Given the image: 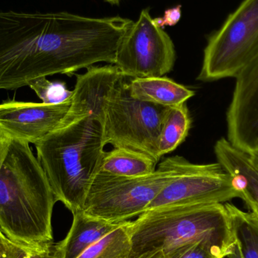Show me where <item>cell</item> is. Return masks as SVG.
Segmentation results:
<instances>
[{
  "instance_id": "19",
  "label": "cell",
  "mask_w": 258,
  "mask_h": 258,
  "mask_svg": "<svg viewBox=\"0 0 258 258\" xmlns=\"http://www.w3.org/2000/svg\"><path fill=\"white\" fill-rule=\"evenodd\" d=\"M128 221L122 223L77 258H128L131 239Z\"/></svg>"
},
{
  "instance_id": "8",
  "label": "cell",
  "mask_w": 258,
  "mask_h": 258,
  "mask_svg": "<svg viewBox=\"0 0 258 258\" xmlns=\"http://www.w3.org/2000/svg\"><path fill=\"white\" fill-rule=\"evenodd\" d=\"M159 163L172 169L175 177L158 194L147 211L224 203L242 197L236 179L219 162L194 164L183 156H173Z\"/></svg>"
},
{
  "instance_id": "28",
  "label": "cell",
  "mask_w": 258,
  "mask_h": 258,
  "mask_svg": "<svg viewBox=\"0 0 258 258\" xmlns=\"http://www.w3.org/2000/svg\"><path fill=\"white\" fill-rule=\"evenodd\" d=\"M104 1L113 5V6H118L122 0H104Z\"/></svg>"
},
{
  "instance_id": "15",
  "label": "cell",
  "mask_w": 258,
  "mask_h": 258,
  "mask_svg": "<svg viewBox=\"0 0 258 258\" xmlns=\"http://www.w3.org/2000/svg\"><path fill=\"white\" fill-rule=\"evenodd\" d=\"M132 98L165 107H177L185 104L195 92L166 77L132 78Z\"/></svg>"
},
{
  "instance_id": "9",
  "label": "cell",
  "mask_w": 258,
  "mask_h": 258,
  "mask_svg": "<svg viewBox=\"0 0 258 258\" xmlns=\"http://www.w3.org/2000/svg\"><path fill=\"white\" fill-rule=\"evenodd\" d=\"M175 60L172 40L146 9L121 40L114 64L132 78L161 77L172 71Z\"/></svg>"
},
{
  "instance_id": "17",
  "label": "cell",
  "mask_w": 258,
  "mask_h": 258,
  "mask_svg": "<svg viewBox=\"0 0 258 258\" xmlns=\"http://www.w3.org/2000/svg\"><path fill=\"white\" fill-rule=\"evenodd\" d=\"M191 125L192 119L186 103L169 107L159 135L158 151L161 158L174 151L186 140Z\"/></svg>"
},
{
  "instance_id": "26",
  "label": "cell",
  "mask_w": 258,
  "mask_h": 258,
  "mask_svg": "<svg viewBox=\"0 0 258 258\" xmlns=\"http://www.w3.org/2000/svg\"><path fill=\"white\" fill-rule=\"evenodd\" d=\"M0 258H8L7 251L3 241V233H2V242L0 244Z\"/></svg>"
},
{
  "instance_id": "12",
  "label": "cell",
  "mask_w": 258,
  "mask_h": 258,
  "mask_svg": "<svg viewBox=\"0 0 258 258\" xmlns=\"http://www.w3.org/2000/svg\"><path fill=\"white\" fill-rule=\"evenodd\" d=\"M120 74L116 65L108 64L89 67L77 75L71 107L61 123L92 115L103 124L107 99Z\"/></svg>"
},
{
  "instance_id": "20",
  "label": "cell",
  "mask_w": 258,
  "mask_h": 258,
  "mask_svg": "<svg viewBox=\"0 0 258 258\" xmlns=\"http://www.w3.org/2000/svg\"><path fill=\"white\" fill-rule=\"evenodd\" d=\"M44 104H59L72 97L73 91L68 90L64 82H51L46 77L33 80L29 86Z\"/></svg>"
},
{
  "instance_id": "13",
  "label": "cell",
  "mask_w": 258,
  "mask_h": 258,
  "mask_svg": "<svg viewBox=\"0 0 258 258\" xmlns=\"http://www.w3.org/2000/svg\"><path fill=\"white\" fill-rule=\"evenodd\" d=\"M215 153L218 162L236 179L241 199L258 218V171L248 153L238 150L224 138L217 141Z\"/></svg>"
},
{
  "instance_id": "4",
  "label": "cell",
  "mask_w": 258,
  "mask_h": 258,
  "mask_svg": "<svg viewBox=\"0 0 258 258\" xmlns=\"http://www.w3.org/2000/svg\"><path fill=\"white\" fill-rule=\"evenodd\" d=\"M128 258L164 254L180 245L203 242L227 257L235 240L224 203L172 206L147 211L129 222Z\"/></svg>"
},
{
  "instance_id": "29",
  "label": "cell",
  "mask_w": 258,
  "mask_h": 258,
  "mask_svg": "<svg viewBox=\"0 0 258 258\" xmlns=\"http://www.w3.org/2000/svg\"><path fill=\"white\" fill-rule=\"evenodd\" d=\"M2 242V231L1 230H0V244H1Z\"/></svg>"
},
{
  "instance_id": "16",
  "label": "cell",
  "mask_w": 258,
  "mask_h": 258,
  "mask_svg": "<svg viewBox=\"0 0 258 258\" xmlns=\"http://www.w3.org/2000/svg\"><path fill=\"white\" fill-rule=\"evenodd\" d=\"M157 164L144 153L130 149L113 148L104 153L100 171L122 177H139L154 172Z\"/></svg>"
},
{
  "instance_id": "1",
  "label": "cell",
  "mask_w": 258,
  "mask_h": 258,
  "mask_svg": "<svg viewBox=\"0 0 258 258\" xmlns=\"http://www.w3.org/2000/svg\"><path fill=\"white\" fill-rule=\"evenodd\" d=\"M132 24L119 16L0 11V90L55 74L71 76L99 62L114 64Z\"/></svg>"
},
{
  "instance_id": "10",
  "label": "cell",
  "mask_w": 258,
  "mask_h": 258,
  "mask_svg": "<svg viewBox=\"0 0 258 258\" xmlns=\"http://www.w3.org/2000/svg\"><path fill=\"white\" fill-rule=\"evenodd\" d=\"M71 105V98L59 104L2 103L0 136L35 144L60 125Z\"/></svg>"
},
{
  "instance_id": "23",
  "label": "cell",
  "mask_w": 258,
  "mask_h": 258,
  "mask_svg": "<svg viewBox=\"0 0 258 258\" xmlns=\"http://www.w3.org/2000/svg\"><path fill=\"white\" fill-rule=\"evenodd\" d=\"M180 8L181 6H177L172 9H167L163 16L153 19L155 24L161 28L165 26L175 25L180 21V16H181Z\"/></svg>"
},
{
  "instance_id": "24",
  "label": "cell",
  "mask_w": 258,
  "mask_h": 258,
  "mask_svg": "<svg viewBox=\"0 0 258 258\" xmlns=\"http://www.w3.org/2000/svg\"><path fill=\"white\" fill-rule=\"evenodd\" d=\"M227 258H243L239 251V247L236 242L233 244L230 248V252L227 254Z\"/></svg>"
},
{
  "instance_id": "18",
  "label": "cell",
  "mask_w": 258,
  "mask_h": 258,
  "mask_svg": "<svg viewBox=\"0 0 258 258\" xmlns=\"http://www.w3.org/2000/svg\"><path fill=\"white\" fill-rule=\"evenodd\" d=\"M235 242L243 258H258V218L226 203Z\"/></svg>"
},
{
  "instance_id": "7",
  "label": "cell",
  "mask_w": 258,
  "mask_h": 258,
  "mask_svg": "<svg viewBox=\"0 0 258 258\" xmlns=\"http://www.w3.org/2000/svg\"><path fill=\"white\" fill-rule=\"evenodd\" d=\"M257 54L258 0H244L209 38L197 80L235 78Z\"/></svg>"
},
{
  "instance_id": "6",
  "label": "cell",
  "mask_w": 258,
  "mask_h": 258,
  "mask_svg": "<svg viewBox=\"0 0 258 258\" xmlns=\"http://www.w3.org/2000/svg\"><path fill=\"white\" fill-rule=\"evenodd\" d=\"M175 177L171 168L159 163L148 175L122 177L102 171L89 186L83 211L112 223H122L147 211L153 200Z\"/></svg>"
},
{
  "instance_id": "27",
  "label": "cell",
  "mask_w": 258,
  "mask_h": 258,
  "mask_svg": "<svg viewBox=\"0 0 258 258\" xmlns=\"http://www.w3.org/2000/svg\"><path fill=\"white\" fill-rule=\"evenodd\" d=\"M147 258H166L163 252H157Z\"/></svg>"
},
{
  "instance_id": "3",
  "label": "cell",
  "mask_w": 258,
  "mask_h": 258,
  "mask_svg": "<svg viewBox=\"0 0 258 258\" xmlns=\"http://www.w3.org/2000/svg\"><path fill=\"white\" fill-rule=\"evenodd\" d=\"M34 145L56 201L72 214L83 210L105 153L102 122L88 115L60 123Z\"/></svg>"
},
{
  "instance_id": "21",
  "label": "cell",
  "mask_w": 258,
  "mask_h": 258,
  "mask_svg": "<svg viewBox=\"0 0 258 258\" xmlns=\"http://www.w3.org/2000/svg\"><path fill=\"white\" fill-rule=\"evenodd\" d=\"M8 258H62L60 242H48L35 249L24 248L3 234Z\"/></svg>"
},
{
  "instance_id": "11",
  "label": "cell",
  "mask_w": 258,
  "mask_h": 258,
  "mask_svg": "<svg viewBox=\"0 0 258 258\" xmlns=\"http://www.w3.org/2000/svg\"><path fill=\"white\" fill-rule=\"evenodd\" d=\"M235 78L227 112V141L249 153L258 147V54Z\"/></svg>"
},
{
  "instance_id": "22",
  "label": "cell",
  "mask_w": 258,
  "mask_h": 258,
  "mask_svg": "<svg viewBox=\"0 0 258 258\" xmlns=\"http://www.w3.org/2000/svg\"><path fill=\"white\" fill-rule=\"evenodd\" d=\"M166 258H224L203 242H194L176 247L167 251Z\"/></svg>"
},
{
  "instance_id": "14",
  "label": "cell",
  "mask_w": 258,
  "mask_h": 258,
  "mask_svg": "<svg viewBox=\"0 0 258 258\" xmlns=\"http://www.w3.org/2000/svg\"><path fill=\"white\" fill-rule=\"evenodd\" d=\"M73 215L71 230L66 238L60 242L62 258L78 257L123 223L109 222L87 215L83 210L77 211Z\"/></svg>"
},
{
  "instance_id": "2",
  "label": "cell",
  "mask_w": 258,
  "mask_h": 258,
  "mask_svg": "<svg viewBox=\"0 0 258 258\" xmlns=\"http://www.w3.org/2000/svg\"><path fill=\"white\" fill-rule=\"evenodd\" d=\"M43 168L28 143L0 136V230L30 249L53 242L56 203Z\"/></svg>"
},
{
  "instance_id": "25",
  "label": "cell",
  "mask_w": 258,
  "mask_h": 258,
  "mask_svg": "<svg viewBox=\"0 0 258 258\" xmlns=\"http://www.w3.org/2000/svg\"><path fill=\"white\" fill-rule=\"evenodd\" d=\"M248 154L251 163L258 171V147L250 152Z\"/></svg>"
},
{
  "instance_id": "5",
  "label": "cell",
  "mask_w": 258,
  "mask_h": 258,
  "mask_svg": "<svg viewBox=\"0 0 258 258\" xmlns=\"http://www.w3.org/2000/svg\"><path fill=\"white\" fill-rule=\"evenodd\" d=\"M132 78L121 73L109 95L103 122L104 142L144 153L158 163L159 135L169 107L132 98Z\"/></svg>"
}]
</instances>
